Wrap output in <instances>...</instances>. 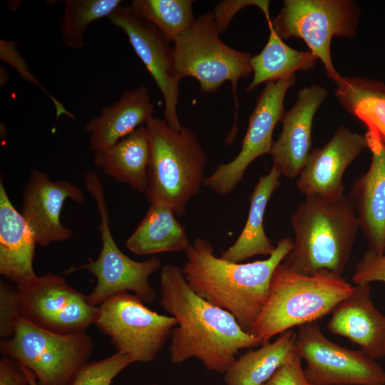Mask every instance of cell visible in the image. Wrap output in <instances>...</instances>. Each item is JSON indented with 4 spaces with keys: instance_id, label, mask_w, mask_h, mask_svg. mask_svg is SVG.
<instances>
[{
    "instance_id": "25",
    "label": "cell",
    "mask_w": 385,
    "mask_h": 385,
    "mask_svg": "<svg viewBox=\"0 0 385 385\" xmlns=\"http://www.w3.org/2000/svg\"><path fill=\"white\" fill-rule=\"evenodd\" d=\"M297 331L290 329L273 342L241 355L224 374L225 385H261L295 354Z\"/></svg>"
},
{
    "instance_id": "37",
    "label": "cell",
    "mask_w": 385,
    "mask_h": 385,
    "mask_svg": "<svg viewBox=\"0 0 385 385\" xmlns=\"http://www.w3.org/2000/svg\"><path fill=\"white\" fill-rule=\"evenodd\" d=\"M24 369V371L28 376V379H29V385H38V383H37V381L34 375V374L30 371L28 369H26V367H24L23 366Z\"/></svg>"
},
{
    "instance_id": "9",
    "label": "cell",
    "mask_w": 385,
    "mask_h": 385,
    "mask_svg": "<svg viewBox=\"0 0 385 385\" xmlns=\"http://www.w3.org/2000/svg\"><path fill=\"white\" fill-rule=\"evenodd\" d=\"M85 185L95 199L101 216L99 232L102 247L96 260H89L78 268L72 267L69 272L86 270L96 278V287L87 295L93 306L98 307L114 295L125 292H133L145 303L153 302L156 294L149 278L160 268V260L151 257L135 261L123 253L112 235L103 188L96 173L86 174Z\"/></svg>"
},
{
    "instance_id": "10",
    "label": "cell",
    "mask_w": 385,
    "mask_h": 385,
    "mask_svg": "<svg viewBox=\"0 0 385 385\" xmlns=\"http://www.w3.org/2000/svg\"><path fill=\"white\" fill-rule=\"evenodd\" d=\"M144 303L135 294H117L98 307L94 324L133 363L153 361L178 324L173 317L158 314Z\"/></svg>"
},
{
    "instance_id": "20",
    "label": "cell",
    "mask_w": 385,
    "mask_h": 385,
    "mask_svg": "<svg viewBox=\"0 0 385 385\" xmlns=\"http://www.w3.org/2000/svg\"><path fill=\"white\" fill-rule=\"evenodd\" d=\"M37 244L31 227L13 205L0 180V274L16 285L37 277L34 257Z\"/></svg>"
},
{
    "instance_id": "12",
    "label": "cell",
    "mask_w": 385,
    "mask_h": 385,
    "mask_svg": "<svg viewBox=\"0 0 385 385\" xmlns=\"http://www.w3.org/2000/svg\"><path fill=\"white\" fill-rule=\"evenodd\" d=\"M16 288L21 317L43 329L68 334L85 332L96 322L98 307L59 274L37 276Z\"/></svg>"
},
{
    "instance_id": "36",
    "label": "cell",
    "mask_w": 385,
    "mask_h": 385,
    "mask_svg": "<svg viewBox=\"0 0 385 385\" xmlns=\"http://www.w3.org/2000/svg\"><path fill=\"white\" fill-rule=\"evenodd\" d=\"M0 385H29L23 366L6 356L0 359Z\"/></svg>"
},
{
    "instance_id": "22",
    "label": "cell",
    "mask_w": 385,
    "mask_h": 385,
    "mask_svg": "<svg viewBox=\"0 0 385 385\" xmlns=\"http://www.w3.org/2000/svg\"><path fill=\"white\" fill-rule=\"evenodd\" d=\"M150 143L141 125L111 147L94 153L93 163L105 175L140 193L148 186Z\"/></svg>"
},
{
    "instance_id": "31",
    "label": "cell",
    "mask_w": 385,
    "mask_h": 385,
    "mask_svg": "<svg viewBox=\"0 0 385 385\" xmlns=\"http://www.w3.org/2000/svg\"><path fill=\"white\" fill-rule=\"evenodd\" d=\"M18 43L14 41L0 40V59L14 68L20 77L38 87L51 99L56 109V118L62 115L74 118V115L66 109L63 105L43 87V86L29 71V64L25 58L17 51Z\"/></svg>"
},
{
    "instance_id": "27",
    "label": "cell",
    "mask_w": 385,
    "mask_h": 385,
    "mask_svg": "<svg viewBox=\"0 0 385 385\" xmlns=\"http://www.w3.org/2000/svg\"><path fill=\"white\" fill-rule=\"evenodd\" d=\"M341 106L376 132L385 144V84L364 77L341 76L335 82Z\"/></svg>"
},
{
    "instance_id": "17",
    "label": "cell",
    "mask_w": 385,
    "mask_h": 385,
    "mask_svg": "<svg viewBox=\"0 0 385 385\" xmlns=\"http://www.w3.org/2000/svg\"><path fill=\"white\" fill-rule=\"evenodd\" d=\"M327 96V90L321 86L304 87L299 90L293 106L285 112L282 132L270 153L272 167L281 175L294 178L302 170L311 152L314 117Z\"/></svg>"
},
{
    "instance_id": "13",
    "label": "cell",
    "mask_w": 385,
    "mask_h": 385,
    "mask_svg": "<svg viewBox=\"0 0 385 385\" xmlns=\"http://www.w3.org/2000/svg\"><path fill=\"white\" fill-rule=\"evenodd\" d=\"M295 81L294 74L265 84L256 99L240 153L230 162L218 165L205 178L203 183L205 187L220 195L231 193L242 180L249 165L260 156L270 153L274 143V129L286 112L284 108L286 93Z\"/></svg>"
},
{
    "instance_id": "21",
    "label": "cell",
    "mask_w": 385,
    "mask_h": 385,
    "mask_svg": "<svg viewBox=\"0 0 385 385\" xmlns=\"http://www.w3.org/2000/svg\"><path fill=\"white\" fill-rule=\"evenodd\" d=\"M154 106L145 86L125 90L118 101L105 106L85 125L89 148L93 152L106 149L146 123Z\"/></svg>"
},
{
    "instance_id": "16",
    "label": "cell",
    "mask_w": 385,
    "mask_h": 385,
    "mask_svg": "<svg viewBox=\"0 0 385 385\" xmlns=\"http://www.w3.org/2000/svg\"><path fill=\"white\" fill-rule=\"evenodd\" d=\"M366 148L365 135L339 126L327 143L310 152L297 177V188L305 197L344 195V171Z\"/></svg>"
},
{
    "instance_id": "30",
    "label": "cell",
    "mask_w": 385,
    "mask_h": 385,
    "mask_svg": "<svg viewBox=\"0 0 385 385\" xmlns=\"http://www.w3.org/2000/svg\"><path fill=\"white\" fill-rule=\"evenodd\" d=\"M133 363L128 355L116 351L102 360L86 363L68 385H111L114 378Z\"/></svg>"
},
{
    "instance_id": "7",
    "label": "cell",
    "mask_w": 385,
    "mask_h": 385,
    "mask_svg": "<svg viewBox=\"0 0 385 385\" xmlns=\"http://www.w3.org/2000/svg\"><path fill=\"white\" fill-rule=\"evenodd\" d=\"M93 349V341L86 332L58 334L23 317L12 337L0 342L1 353L30 370L38 385H68Z\"/></svg>"
},
{
    "instance_id": "2",
    "label": "cell",
    "mask_w": 385,
    "mask_h": 385,
    "mask_svg": "<svg viewBox=\"0 0 385 385\" xmlns=\"http://www.w3.org/2000/svg\"><path fill=\"white\" fill-rule=\"evenodd\" d=\"M293 245L292 238L284 237L267 259L237 263L216 257L209 241L196 237L185 251L183 271L196 294L229 312L248 332L265 304L276 267Z\"/></svg>"
},
{
    "instance_id": "8",
    "label": "cell",
    "mask_w": 385,
    "mask_h": 385,
    "mask_svg": "<svg viewBox=\"0 0 385 385\" xmlns=\"http://www.w3.org/2000/svg\"><path fill=\"white\" fill-rule=\"evenodd\" d=\"M361 12L358 4L351 0H284L272 23L282 39H302L335 83L342 76L332 62V40L354 38Z\"/></svg>"
},
{
    "instance_id": "26",
    "label": "cell",
    "mask_w": 385,
    "mask_h": 385,
    "mask_svg": "<svg viewBox=\"0 0 385 385\" xmlns=\"http://www.w3.org/2000/svg\"><path fill=\"white\" fill-rule=\"evenodd\" d=\"M265 16L270 31L269 38L262 51L250 59L254 76L246 88L247 92L263 83L294 75L296 71H309L318 60L309 50L297 51L287 45L275 31L270 13Z\"/></svg>"
},
{
    "instance_id": "15",
    "label": "cell",
    "mask_w": 385,
    "mask_h": 385,
    "mask_svg": "<svg viewBox=\"0 0 385 385\" xmlns=\"http://www.w3.org/2000/svg\"><path fill=\"white\" fill-rule=\"evenodd\" d=\"M22 197L21 213L34 231L38 245L46 247L72 237V230L61 222V213L66 200L84 201V193L78 186L65 180H53L45 172L34 169Z\"/></svg>"
},
{
    "instance_id": "11",
    "label": "cell",
    "mask_w": 385,
    "mask_h": 385,
    "mask_svg": "<svg viewBox=\"0 0 385 385\" xmlns=\"http://www.w3.org/2000/svg\"><path fill=\"white\" fill-rule=\"evenodd\" d=\"M294 351L306 362L311 385H385V371L375 359L328 339L319 321L298 327Z\"/></svg>"
},
{
    "instance_id": "5",
    "label": "cell",
    "mask_w": 385,
    "mask_h": 385,
    "mask_svg": "<svg viewBox=\"0 0 385 385\" xmlns=\"http://www.w3.org/2000/svg\"><path fill=\"white\" fill-rule=\"evenodd\" d=\"M145 125L150 143L145 197L149 202L163 200L176 215H183L203 185L205 153L188 128L176 130L153 115Z\"/></svg>"
},
{
    "instance_id": "38",
    "label": "cell",
    "mask_w": 385,
    "mask_h": 385,
    "mask_svg": "<svg viewBox=\"0 0 385 385\" xmlns=\"http://www.w3.org/2000/svg\"><path fill=\"white\" fill-rule=\"evenodd\" d=\"M1 86H4L9 80V74L4 67H1Z\"/></svg>"
},
{
    "instance_id": "19",
    "label": "cell",
    "mask_w": 385,
    "mask_h": 385,
    "mask_svg": "<svg viewBox=\"0 0 385 385\" xmlns=\"http://www.w3.org/2000/svg\"><path fill=\"white\" fill-rule=\"evenodd\" d=\"M327 328L358 345L371 359L385 356V315L371 299L370 284H358L331 312Z\"/></svg>"
},
{
    "instance_id": "18",
    "label": "cell",
    "mask_w": 385,
    "mask_h": 385,
    "mask_svg": "<svg viewBox=\"0 0 385 385\" xmlns=\"http://www.w3.org/2000/svg\"><path fill=\"white\" fill-rule=\"evenodd\" d=\"M371 161L349 195L369 250L385 255V144L374 131L365 134Z\"/></svg>"
},
{
    "instance_id": "28",
    "label": "cell",
    "mask_w": 385,
    "mask_h": 385,
    "mask_svg": "<svg viewBox=\"0 0 385 385\" xmlns=\"http://www.w3.org/2000/svg\"><path fill=\"white\" fill-rule=\"evenodd\" d=\"M121 0H66L60 21L61 40L68 48L81 49L84 34L94 21L108 17L120 6Z\"/></svg>"
},
{
    "instance_id": "3",
    "label": "cell",
    "mask_w": 385,
    "mask_h": 385,
    "mask_svg": "<svg viewBox=\"0 0 385 385\" xmlns=\"http://www.w3.org/2000/svg\"><path fill=\"white\" fill-rule=\"evenodd\" d=\"M291 225L294 245L283 264L304 274L343 272L360 228L349 195L305 197L292 215Z\"/></svg>"
},
{
    "instance_id": "29",
    "label": "cell",
    "mask_w": 385,
    "mask_h": 385,
    "mask_svg": "<svg viewBox=\"0 0 385 385\" xmlns=\"http://www.w3.org/2000/svg\"><path fill=\"white\" fill-rule=\"evenodd\" d=\"M191 0H134L130 7L174 41L195 21Z\"/></svg>"
},
{
    "instance_id": "39",
    "label": "cell",
    "mask_w": 385,
    "mask_h": 385,
    "mask_svg": "<svg viewBox=\"0 0 385 385\" xmlns=\"http://www.w3.org/2000/svg\"><path fill=\"white\" fill-rule=\"evenodd\" d=\"M150 385H158V384H151Z\"/></svg>"
},
{
    "instance_id": "1",
    "label": "cell",
    "mask_w": 385,
    "mask_h": 385,
    "mask_svg": "<svg viewBox=\"0 0 385 385\" xmlns=\"http://www.w3.org/2000/svg\"><path fill=\"white\" fill-rule=\"evenodd\" d=\"M160 280V304L178 322L168 349L172 364L195 358L208 370L225 374L240 350L262 344L232 314L196 294L185 280L183 268L165 265Z\"/></svg>"
},
{
    "instance_id": "14",
    "label": "cell",
    "mask_w": 385,
    "mask_h": 385,
    "mask_svg": "<svg viewBox=\"0 0 385 385\" xmlns=\"http://www.w3.org/2000/svg\"><path fill=\"white\" fill-rule=\"evenodd\" d=\"M108 19L126 34L154 79L164 99L165 121L173 129L180 130L183 127L177 115L180 81L170 41L154 25L135 15L130 6H119Z\"/></svg>"
},
{
    "instance_id": "6",
    "label": "cell",
    "mask_w": 385,
    "mask_h": 385,
    "mask_svg": "<svg viewBox=\"0 0 385 385\" xmlns=\"http://www.w3.org/2000/svg\"><path fill=\"white\" fill-rule=\"evenodd\" d=\"M220 34L212 12L195 19L173 41L176 76L179 81L185 77L195 78L205 93L214 92L230 81L237 108V83L253 73L252 55L228 46Z\"/></svg>"
},
{
    "instance_id": "4",
    "label": "cell",
    "mask_w": 385,
    "mask_h": 385,
    "mask_svg": "<svg viewBox=\"0 0 385 385\" xmlns=\"http://www.w3.org/2000/svg\"><path fill=\"white\" fill-rule=\"evenodd\" d=\"M340 274L321 270L297 272L281 262L275 269L267 299L248 333L262 344L277 334L319 321L352 292Z\"/></svg>"
},
{
    "instance_id": "33",
    "label": "cell",
    "mask_w": 385,
    "mask_h": 385,
    "mask_svg": "<svg viewBox=\"0 0 385 385\" xmlns=\"http://www.w3.org/2000/svg\"><path fill=\"white\" fill-rule=\"evenodd\" d=\"M352 280L355 284L385 282V255L366 251L356 265Z\"/></svg>"
},
{
    "instance_id": "35",
    "label": "cell",
    "mask_w": 385,
    "mask_h": 385,
    "mask_svg": "<svg viewBox=\"0 0 385 385\" xmlns=\"http://www.w3.org/2000/svg\"><path fill=\"white\" fill-rule=\"evenodd\" d=\"M301 360L296 354L261 385H311L304 377Z\"/></svg>"
},
{
    "instance_id": "23",
    "label": "cell",
    "mask_w": 385,
    "mask_h": 385,
    "mask_svg": "<svg viewBox=\"0 0 385 385\" xmlns=\"http://www.w3.org/2000/svg\"><path fill=\"white\" fill-rule=\"evenodd\" d=\"M150 204L145 215L125 241V247L138 255L185 252L190 243L173 210L160 200Z\"/></svg>"
},
{
    "instance_id": "32",
    "label": "cell",
    "mask_w": 385,
    "mask_h": 385,
    "mask_svg": "<svg viewBox=\"0 0 385 385\" xmlns=\"http://www.w3.org/2000/svg\"><path fill=\"white\" fill-rule=\"evenodd\" d=\"M21 317L17 288L5 281L0 282V337H12Z\"/></svg>"
},
{
    "instance_id": "34",
    "label": "cell",
    "mask_w": 385,
    "mask_h": 385,
    "mask_svg": "<svg viewBox=\"0 0 385 385\" xmlns=\"http://www.w3.org/2000/svg\"><path fill=\"white\" fill-rule=\"evenodd\" d=\"M248 6H257L264 14L270 12V1L267 0L222 1L217 4L212 14L220 34L226 30L233 16L240 9Z\"/></svg>"
},
{
    "instance_id": "24",
    "label": "cell",
    "mask_w": 385,
    "mask_h": 385,
    "mask_svg": "<svg viewBox=\"0 0 385 385\" xmlns=\"http://www.w3.org/2000/svg\"><path fill=\"white\" fill-rule=\"evenodd\" d=\"M280 173L272 167L269 173L260 175L250 196V204L246 223L237 240L222 252V259L242 262L256 255L270 256L273 245L264 229V216L268 202L280 185Z\"/></svg>"
}]
</instances>
